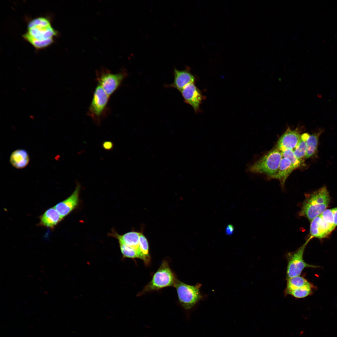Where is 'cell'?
<instances>
[{
    "instance_id": "cell-23",
    "label": "cell",
    "mask_w": 337,
    "mask_h": 337,
    "mask_svg": "<svg viewBox=\"0 0 337 337\" xmlns=\"http://www.w3.org/2000/svg\"><path fill=\"white\" fill-rule=\"evenodd\" d=\"M282 157L287 159L295 169L301 167L303 165L295 156L293 150L286 149L282 151Z\"/></svg>"
},
{
    "instance_id": "cell-3",
    "label": "cell",
    "mask_w": 337,
    "mask_h": 337,
    "mask_svg": "<svg viewBox=\"0 0 337 337\" xmlns=\"http://www.w3.org/2000/svg\"><path fill=\"white\" fill-rule=\"evenodd\" d=\"M202 284L189 285L177 280L174 287L177 291L179 302L183 308L190 313L206 298L207 295L200 291Z\"/></svg>"
},
{
    "instance_id": "cell-9",
    "label": "cell",
    "mask_w": 337,
    "mask_h": 337,
    "mask_svg": "<svg viewBox=\"0 0 337 337\" xmlns=\"http://www.w3.org/2000/svg\"><path fill=\"white\" fill-rule=\"evenodd\" d=\"M310 236L320 239L328 237L335 228L334 222L320 215L310 222Z\"/></svg>"
},
{
    "instance_id": "cell-6",
    "label": "cell",
    "mask_w": 337,
    "mask_h": 337,
    "mask_svg": "<svg viewBox=\"0 0 337 337\" xmlns=\"http://www.w3.org/2000/svg\"><path fill=\"white\" fill-rule=\"evenodd\" d=\"M109 99L110 97L98 84L94 92L87 113V115L97 125H100L102 120L107 115Z\"/></svg>"
},
{
    "instance_id": "cell-16",
    "label": "cell",
    "mask_w": 337,
    "mask_h": 337,
    "mask_svg": "<svg viewBox=\"0 0 337 337\" xmlns=\"http://www.w3.org/2000/svg\"><path fill=\"white\" fill-rule=\"evenodd\" d=\"M294 170L290 162L286 159L282 157L276 173L269 178L279 180L281 186L283 187L287 178Z\"/></svg>"
},
{
    "instance_id": "cell-25",
    "label": "cell",
    "mask_w": 337,
    "mask_h": 337,
    "mask_svg": "<svg viewBox=\"0 0 337 337\" xmlns=\"http://www.w3.org/2000/svg\"><path fill=\"white\" fill-rule=\"evenodd\" d=\"M102 146L105 150L110 151L113 149L114 145L112 142L111 141L107 140L104 141L102 142Z\"/></svg>"
},
{
    "instance_id": "cell-5",
    "label": "cell",
    "mask_w": 337,
    "mask_h": 337,
    "mask_svg": "<svg viewBox=\"0 0 337 337\" xmlns=\"http://www.w3.org/2000/svg\"><path fill=\"white\" fill-rule=\"evenodd\" d=\"M282 158V152L275 148L250 166L247 170L251 173L265 174L270 178L276 173Z\"/></svg>"
},
{
    "instance_id": "cell-10",
    "label": "cell",
    "mask_w": 337,
    "mask_h": 337,
    "mask_svg": "<svg viewBox=\"0 0 337 337\" xmlns=\"http://www.w3.org/2000/svg\"><path fill=\"white\" fill-rule=\"evenodd\" d=\"M180 92L184 102L191 105L196 113L200 112V105L205 97L195 83L189 84Z\"/></svg>"
},
{
    "instance_id": "cell-19",
    "label": "cell",
    "mask_w": 337,
    "mask_h": 337,
    "mask_svg": "<svg viewBox=\"0 0 337 337\" xmlns=\"http://www.w3.org/2000/svg\"><path fill=\"white\" fill-rule=\"evenodd\" d=\"M309 135L308 133H304L302 134L298 145L293 150L295 156L303 166L304 165L305 160V159L307 141Z\"/></svg>"
},
{
    "instance_id": "cell-24",
    "label": "cell",
    "mask_w": 337,
    "mask_h": 337,
    "mask_svg": "<svg viewBox=\"0 0 337 337\" xmlns=\"http://www.w3.org/2000/svg\"><path fill=\"white\" fill-rule=\"evenodd\" d=\"M119 243L123 257L132 259L139 258L138 253L135 249L122 243Z\"/></svg>"
},
{
    "instance_id": "cell-21",
    "label": "cell",
    "mask_w": 337,
    "mask_h": 337,
    "mask_svg": "<svg viewBox=\"0 0 337 337\" xmlns=\"http://www.w3.org/2000/svg\"><path fill=\"white\" fill-rule=\"evenodd\" d=\"M310 284H311L306 279L300 276L293 277L287 279V285L285 291L301 288Z\"/></svg>"
},
{
    "instance_id": "cell-13",
    "label": "cell",
    "mask_w": 337,
    "mask_h": 337,
    "mask_svg": "<svg viewBox=\"0 0 337 337\" xmlns=\"http://www.w3.org/2000/svg\"><path fill=\"white\" fill-rule=\"evenodd\" d=\"M173 74V81L171 84L168 85V86L174 88L180 91L187 85L195 82V77L190 72L189 67H188L184 70H180L174 68Z\"/></svg>"
},
{
    "instance_id": "cell-2",
    "label": "cell",
    "mask_w": 337,
    "mask_h": 337,
    "mask_svg": "<svg viewBox=\"0 0 337 337\" xmlns=\"http://www.w3.org/2000/svg\"><path fill=\"white\" fill-rule=\"evenodd\" d=\"M305 196L299 215L311 222L326 209L330 202V197L325 186L306 193Z\"/></svg>"
},
{
    "instance_id": "cell-14",
    "label": "cell",
    "mask_w": 337,
    "mask_h": 337,
    "mask_svg": "<svg viewBox=\"0 0 337 337\" xmlns=\"http://www.w3.org/2000/svg\"><path fill=\"white\" fill-rule=\"evenodd\" d=\"M140 233L136 232H131L123 235L114 234V237L121 242L132 247L137 252L139 258L142 260V255L139 248V238Z\"/></svg>"
},
{
    "instance_id": "cell-17",
    "label": "cell",
    "mask_w": 337,
    "mask_h": 337,
    "mask_svg": "<svg viewBox=\"0 0 337 337\" xmlns=\"http://www.w3.org/2000/svg\"><path fill=\"white\" fill-rule=\"evenodd\" d=\"M30 161V157L25 149H18L14 150L11 154L10 162L14 167L22 169L26 167Z\"/></svg>"
},
{
    "instance_id": "cell-12",
    "label": "cell",
    "mask_w": 337,
    "mask_h": 337,
    "mask_svg": "<svg viewBox=\"0 0 337 337\" xmlns=\"http://www.w3.org/2000/svg\"><path fill=\"white\" fill-rule=\"evenodd\" d=\"M81 187L80 183L77 181L75 189L72 194L54 207L63 218L69 214L78 205Z\"/></svg>"
},
{
    "instance_id": "cell-18",
    "label": "cell",
    "mask_w": 337,
    "mask_h": 337,
    "mask_svg": "<svg viewBox=\"0 0 337 337\" xmlns=\"http://www.w3.org/2000/svg\"><path fill=\"white\" fill-rule=\"evenodd\" d=\"M322 132L320 130L309 135L307 141L305 159L312 158L317 155L319 137Z\"/></svg>"
},
{
    "instance_id": "cell-27",
    "label": "cell",
    "mask_w": 337,
    "mask_h": 337,
    "mask_svg": "<svg viewBox=\"0 0 337 337\" xmlns=\"http://www.w3.org/2000/svg\"><path fill=\"white\" fill-rule=\"evenodd\" d=\"M334 215V224L335 227L337 226V207L332 208Z\"/></svg>"
},
{
    "instance_id": "cell-11",
    "label": "cell",
    "mask_w": 337,
    "mask_h": 337,
    "mask_svg": "<svg viewBox=\"0 0 337 337\" xmlns=\"http://www.w3.org/2000/svg\"><path fill=\"white\" fill-rule=\"evenodd\" d=\"M300 129H294L288 127L277 141L276 148L281 151L286 149L294 150L298 145L301 137Z\"/></svg>"
},
{
    "instance_id": "cell-8",
    "label": "cell",
    "mask_w": 337,
    "mask_h": 337,
    "mask_svg": "<svg viewBox=\"0 0 337 337\" xmlns=\"http://www.w3.org/2000/svg\"><path fill=\"white\" fill-rule=\"evenodd\" d=\"M311 239L309 237L305 242L295 251L288 252L286 255L287 261L286 279L300 276L306 267L316 268L318 266L306 263L303 258L305 248Z\"/></svg>"
},
{
    "instance_id": "cell-15",
    "label": "cell",
    "mask_w": 337,
    "mask_h": 337,
    "mask_svg": "<svg viewBox=\"0 0 337 337\" xmlns=\"http://www.w3.org/2000/svg\"><path fill=\"white\" fill-rule=\"evenodd\" d=\"M63 218L54 207L47 210L40 216L39 224L52 229Z\"/></svg>"
},
{
    "instance_id": "cell-1",
    "label": "cell",
    "mask_w": 337,
    "mask_h": 337,
    "mask_svg": "<svg viewBox=\"0 0 337 337\" xmlns=\"http://www.w3.org/2000/svg\"><path fill=\"white\" fill-rule=\"evenodd\" d=\"M58 33L53 27L49 19L40 17L29 22L27 31L22 37L36 49L39 50L52 45Z\"/></svg>"
},
{
    "instance_id": "cell-20",
    "label": "cell",
    "mask_w": 337,
    "mask_h": 337,
    "mask_svg": "<svg viewBox=\"0 0 337 337\" xmlns=\"http://www.w3.org/2000/svg\"><path fill=\"white\" fill-rule=\"evenodd\" d=\"M139 248L142 257V260L145 265L148 266L151 262V257L149 253V245L146 237L140 233L139 238Z\"/></svg>"
},
{
    "instance_id": "cell-7",
    "label": "cell",
    "mask_w": 337,
    "mask_h": 337,
    "mask_svg": "<svg viewBox=\"0 0 337 337\" xmlns=\"http://www.w3.org/2000/svg\"><path fill=\"white\" fill-rule=\"evenodd\" d=\"M127 75L125 70L114 73L110 70L102 68L96 72V80L98 84L110 97L120 87Z\"/></svg>"
},
{
    "instance_id": "cell-26",
    "label": "cell",
    "mask_w": 337,
    "mask_h": 337,
    "mask_svg": "<svg viewBox=\"0 0 337 337\" xmlns=\"http://www.w3.org/2000/svg\"><path fill=\"white\" fill-rule=\"evenodd\" d=\"M234 231V227L232 225H228L226 229L225 232L227 235H232Z\"/></svg>"
},
{
    "instance_id": "cell-22",
    "label": "cell",
    "mask_w": 337,
    "mask_h": 337,
    "mask_svg": "<svg viewBox=\"0 0 337 337\" xmlns=\"http://www.w3.org/2000/svg\"><path fill=\"white\" fill-rule=\"evenodd\" d=\"M313 287V285L311 284L301 288L285 291V294L291 295L297 298H305L312 294Z\"/></svg>"
},
{
    "instance_id": "cell-4",
    "label": "cell",
    "mask_w": 337,
    "mask_h": 337,
    "mask_svg": "<svg viewBox=\"0 0 337 337\" xmlns=\"http://www.w3.org/2000/svg\"><path fill=\"white\" fill-rule=\"evenodd\" d=\"M177 279L168 262L164 260L153 275L150 281L137 294V296H140L149 292L158 291L165 287H174Z\"/></svg>"
}]
</instances>
